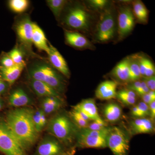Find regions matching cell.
<instances>
[{
	"instance_id": "obj_7",
	"label": "cell",
	"mask_w": 155,
	"mask_h": 155,
	"mask_svg": "<svg viewBox=\"0 0 155 155\" xmlns=\"http://www.w3.org/2000/svg\"><path fill=\"white\" fill-rule=\"evenodd\" d=\"M110 128L101 130L82 128L78 134V145L81 148H105L107 146V137Z\"/></svg>"
},
{
	"instance_id": "obj_42",
	"label": "cell",
	"mask_w": 155,
	"mask_h": 155,
	"mask_svg": "<svg viewBox=\"0 0 155 155\" xmlns=\"http://www.w3.org/2000/svg\"><path fill=\"white\" fill-rule=\"evenodd\" d=\"M76 152L75 147H72L67 150H64L59 155H74Z\"/></svg>"
},
{
	"instance_id": "obj_6",
	"label": "cell",
	"mask_w": 155,
	"mask_h": 155,
	"mask_svg": "<svg viewBox=\"0 0 155 155\" xmlns=\"http://www.w3.org/2000/svg\"><path fill=\"white\" fill-rule=\"evenodd\" d=\"M47 130L60 142L66 145L72 142L76 128L70 119L63 114H58L48 122Z\"/></svg>"
},
{
	"instance_id": "obj_32",
	"label": "cell",
	"mask_w": 155,
	"mask_h": 155,
	"mask_svg": "<svg viewBox=\"0 0 155 155\" xmlns=\"http://www.w3.org/2000/svg\"><path fill=\"white\" fill-rule=\"evenodd\" d=\"M16 65L7 53L3 52L0 56V67L9 68Z\"/></svg>"
},
{
	"instance_id": "obj_24",
	"label": "cell",
	"mask_w": 155,
	"mask_h": 155,
	"mask_svg": "<svg viewBox=\"0 0 155 155\" xmlns=\"http://www.w3.org/2000/svg\"><path fill=\"white\" fill-rule=\"evenodd\" d=\"M104 116L110 122H115L119 120L122 116L121 107L114 103L108 104L105 106L103 110Z\"/></svg>"
},
{
	"instance_id": "obj_19",
	"label": "cell",
	"mask_w": 155,
	"mask_h": 155,
	"mask_svg": "<svg viewBox=\"0 0 155 155\" xmlns=\"http://www.w3.org/2000/svg\"><path fill=\"white\" fill-rule=\"evenodd\" d=\"M32 44L39 50L44 51L48 54L50 52L49 46L44 32L35 22H33L32 35Z\"/></svg>"
},
{
	"instance_id": "obj_14",
	"label": "cell",
	"mask_w": 155,
	"mask_h": 155,
	"mask_svg": "<svg viewBox=\"0 0 155 155\" xmlns=\"http://www.w3.org/2000/svg\"><path fill=\"white\" fill-rule=\"evenodd\" d=\"M50 52L48 54L49 62L54 68L66 78L70 77L71 73L67 62L54 47L49 42Z\"/></svg>"
},
{
	"instance_id": "obj_28",
	"label": "cell",
	"mask_w": 155,
	"mask_h": 155,
	"mask_svg": "<svg viewBox=\"0 0 155 155\" xmlns=\"http://www.w3.org/2000/svg\"><path fill=\"white\" fill-rule=\"evenodd\" d=\"M84 2L87 8L95 12L101 13L110 6V1L107 0H89Z\"/></svg>"
},
{
	"instance_id": "obj_8",
	"label": "cell",
	"mask_w": 155,
	"mask_h": 155,
	"mask_svg": "<svg viewBox=\"0 0 155 155\" xmlns=\"http://www.w3.org/2000/svg\"><path fill=\"white\" fill-rule=\"evenodd\" d=\"M0 152L5 155H27L6 123L0 120Z\"/></svg>"
},
{
	"instance_id": "obj_30",
	"label": "cell",
	"mask_w": 155,
	"mask_h": 155,
	"mask_svg": "<svg viewBox=\"0 0 155 155\" xmlns=\"http://www.w3.org/2000/svg\"><path fill=\"white\" fill-rule=\"evenodd\" d=\"M14 61L15 64L17 65H25L26 63L24 60V58L25 56V53L18 46L16 45L8 53H7Z\"/></svg>"
},
{
	"instance_id": "obj_3",
	"label": "cell",
	"mask_w": 155,
	"mask_h": 155,
	"mask_svg": "<svg viewBox=\"0 0 155 155\" xmlns=\"http://www.w3.org/2000/svg\"><path fill=\"white\" fill-rule=\"evenodd\" d=\"M31 59L25 67L27 77L44 82L62 94L66 87V81L64 75L44 58Z\"/></svg>"
},
{
	"instance_id": "obj_15",
	"label": "cell",
	"mask_w": 155,
	"mask_h": 155,
	"mask_svg": "<svg viewBox=\"0 0 155 155\" xmlns=\"http://www.w3.org/2000/svg\"><path fill=\"white\" fill-rule=\"evenodd\" d=\"M27 83L30 89L39 97H55L63 99L62 94L44 82L28 77Z\"/></svg>"
},
{
	"instance_id": "obj_17",
	"label": "cell",
	"mask_w": 155,
	"mask_h": 155,
	"mask_svg": "<svg viewBox=\"0 0 155 155\" xmlns=\"http://www.w3.org/2000/svg\"><path fill=\"white\" fill-rule=\"evenodd\" d=\"M73 109L83 112L91 121H104L99 114L95 101L94 99L84 100L74 106Z\"/></svg>"
},
{
	"instance_id": "obj_21",
	"label": "cell",
	"mask_w": 155,
	"mask_h": 155,
	"mask_svg": "<svg viewBox=\"0 0 155 155\" xmlns=\"http://www.w3.org/2000/svg\"><path fill=\"white\" fill-rule=\"evenodd\" d=\"M130 127L134 134L151 133L154 130L152 120L146 118H138L132 121Z\"/></svg>"
},
{
	"instance_id": "obj_26",
	"label": "cell",
	"mask_w": 155,
	"mask_h": 155,
	"mask_svg": "<svg viewBox=\"0 0 155 155\" xmlns=\"http://www.w3.org/2000/svg\"><path fill=\"white\" fill-rule=\"evenodd\" d=\"M68 2V1L66 0H47L46 1L48 7L51 9L58 21Z\"/></svg>"
},
{
	"instance_id": "obj_10",
	"label": "cell",
	"mask_w": 155,
	"mask_h": 155,
	"mask_svg": "<svg viewBox=\"0 0 155 155\" xmlns=\"http://www.w3.org/2000/svg\"><path fill=\"white\" fill-rule=\"evenodd\" d=\"M129 140L125 132L119 127L110 128L107 137V146L114 155H128Z\"/></svg>"
},
{
	"instance_id": "obj_34",
	"label": "cell",
	"mask_w": 155,
	"mask_h": 155,
	"mask_svg": "<svg viewBox=\"0 0 155 155\" xmlns=\"http://www.w3.org/2000/svg\"><path fill=\"white\" fill-rule=\"evenodd\" d=\"M107 125L104 121H94L91 123H89L86 128L94 130H101L107 128Z\"/></svg>"
},
{
	"instance_id": "obj_25",
	"label": "cell",
	"mask_w": 155,
	"mask_h": 155,
	"mask_svg": "<svg viewBox=\"0 0 155 155\" xmlns=\"http://www.w3.org/2000/svg\"><path fill=\"white\" fill-rule=\"evenodd\" d=\"M116 98L126 105H134L137 99V94L129 89H124L117 92Z\"/></svg>"
},
{
	"instance_id": "obj_29",
	"label": "cell",
	"mask_w": 155,
	"mask_h": 155,
	"mask_svg": "<svg viewBox=\"0 0 155 155\" xmlns=\"http://www.w3.org/2000/svg\"><path fill=\"white\" fill-rule=\"evenodd\" d=\"M28 0H10L8 5L11 11L17 14H22L28 9L29 6Z\"/></svg>"
},
{
	"instance_id": "obj_27",
	"label": "cell",
	"mask_w": 155,
	"mask_h": 155,
	"mask_svg": "<svg viewBox=\"0 0 155 155\" xmlns=\"http://www.w3.org/2000/svg\"><path fill=\"white\" fill-rule=\"evenodd\" d=\"M142 78L137 55L130 56L129 67V82H133Z\"/></svg>"
},
{
	"instance_id": "obj_38",
	"label": "cell",
	"mask_w": 155,
	"mask_h": 155,
	"mask_svg": "<svg viewBox=\"0 0 155 155\" xmlns=\"http://www.w3.org/2000/svg\"><path fill=\"white\" fill-rule=\"evenodd\" d=\"M142 80L144 81L150 91H155V77L154 76L150 77L142 78Z\"/></svg>"
},
{
	"instance_id": "obj_18",
	"label": "cell",
	"mask_w": 155,
	"mask_h": 155,
	"mask_svg": "<svg viewBox=\"0 0 155 155\" xmlns=\"http://www.w3.org/2000/svg\"><path fill=\"white\" fill-rule=\"evenodd\" d=\"M130 56L126 57L115 66L111 72V75L116 79V82H129V67Z\"/></svg>"
},
{
	"instance_id": "obj_4",
	"label": "cell",
	"mask_w": 155,
	"mask_h": 155,
	"mask_svg": "<svg viewBox=\"0 0 155 155\" xmlns=\"http://www.w3.org/2000/svg\"><path fill=\"white\" fill-rule=\"evenodd\" d=\"M13 27L18 42L17 45L24 52L25 56L31 59L41 58L34 52L32 49L33 22L29 15L24 14L17 17L15 19Z\"/></svg>"
},
{
	"instance_id": "obj_12",
	"label": "cell",
	"mask_w": 155,
	"mask_h": 155,
	"mask_svg": "<svg viewBox=\"0 0 155 155\" xmlns=\"http://www.w3.org/2000/svg\"><path fill=\"white\" fill-rule=\"evenodd\" d=\"M64 150L59 140L52 136L48 135L38 145L35 155H59Z\"/></svg>"
},
{
	"instance_id": "obj_44",
	"label": "cell",
	"mask_w": 155,
	"mask_h": 155,
	"mask_svg": "<svg viewBox=\"0 0 155 155\" xmlns=\"http://www.w3.org/2000/svg\"><path fill=\"white\" fill-rule=\"evenodd\" d=\"M4 106V101L2 96H0V111L2 109Z\"/></svg>"
},
{
	"instance_id": "obj_9",
	"label": "cell",
	"mask_w": 155,
	"mask_h": 155,
	"mask_svg": "<svg viewBox=\"0 0 155 155\" xmlns=\"http://www.w3.org/2000/svg\"><path fill=\"white\" fill-rule=\"evenodd\" d=\"M117 9V41H119L126 38L132 32L135 26L136 19L132 8L128 4L120 5Z\"/></svg>"
},
{
	"instance_id": "obj_35",
	"label": "cell",
	"mask_w": 155,
	"mask_h": 155,
	"mask_svg": "<svg viewBox=\"0 0 155 155\" xmlns=\"http://www.w3.org/2000/svg\"><path fill=\"white\" fill-rule=\"evenodd\" d=\"M41 110L39 109L36 111H34L33 120L37 132L39 133L41 131Z\"/></svg>"
},
{
	"instance_id": "obj_36",
	"label": "cell",
	"mask_w": 155,
	"mask_h": 155,
	"mask_svg": "<svg viewBox=\"0 0 155 155\" xmlns=\"http://www.w3.org/2000/svg\"><path fill=\"white\" fill-rule=\"evenodd\" d=\"M143 102L148 105L155 101V91H150L147 93L142 96Z\"/></svg>"
},
{
	"instance_id": "obj_11",
	"label": "cell",
	"mask_w": 155,
	"mask_h": 155,
	"mask_svg": "<svg viewBox=\"0 0 155 155\" xmlns=\"http://www.w3.org/2000/svg\"><path fill=\"white\" fill-rule=\"evenodd\" d=\"M65 42L68 45L78 50L89 49L94 50V45L83 34L64 29Z\"/></svg>"
},
{
	"instance_id": "obj_20",
	"label": "cell",
	"mask_w": 155,
	"mask_h": 155,
	"mask_svg": "<svg viewBox=\"0 0 155 155\" xmlns=\"http://www.w3.org/2000/svg\"><path fill=\"white\" fill-rule=\"evenodd\" d=\"M26 66L16 64L9 68L0 67V77L11 86L19 78Z\"/></svg>"
},
{
	"instance_id": "obj_22",
	"label": "cell",
	"mask_w": 155,
	"mask_h": 155,
	"mask_svg": "<svg viewBox=\"0 0 155 155\" xmlns=\"http://www.w3.org/2000/svg\"><path fill=\"white\" fill-rule=\"evenodd\" d=\"M41 109L45 115H48L58 111L63 106V99L55 97L41 98Z\"/></svg>"
},
{
	"instance_id": "obj_23",
	"label": "cell",
	"mask_w": 155,
	"mask_h": 155,
	"mask_svg": "<svg viewBox=\"0 0 155 155\" xmlns=\"http://www.w3.org/2000/svg\"><path fill=\"white\" fill-rule=\"evenodd\" d=\"M132 12L136 21L141 24H146L148 22L149 11L142 1L136 0L131 2Z\"/></svg>"
},
{
	"instance_id": "obj_16",
	"label": "cell",
	"mask_w": 155,
	"mask_h": 155,
	"mask_svg": "<svg viewBox=\"0 0 155 155\" xmlns=\"http://www.w3.org/2000/svg\"><path fill=\"white\" fill-rule=\"evenodd\" d=\"M119 83L114 80L103 81L96 90L97 98L101 100H109L115 98L117 94V88Z\"/></svg>"
},
{
	"instance_id": "obj_5",
	"label": "cell",
	"mask_w": 155,
	"mask_h": 155,
	"mask_svg": "<svg viewBox=\"0 0 155 155\" xmlns=\"http://www.w3.org/2000/svg\"><path fill=\"white\" fill-rule=\"evenodd\" d=\"M116 18L114 6L110 5L101 13L97 21L92 35L94 41L106 43L114 39L117 33Z\"/></svg>"
},
{
	"instance_id": "obj_2",
	"label": "cell",
	"mask_w": 155,
	"mask_h": 155,
	"mask_svg": "<svg viewBox=\"0 0 155 155\" xmlns=\"http://www.w3.org/2000/svg\"><path fill=\"white\" fill-rule=\"evenodd\" d=\"M34 111L29 108H18L9 111L6 115V123L26 151L34 145L39 137L33 122Z\"/></svg>"
},
{
	"instance_id": "obj_1",
	"label": "cell",
	"mask_w": 155,
	"mask_h": 155,
	"mask_svg": "<svg viewBox=\"0 0 155 155\" xmlns=\"http://www.w3.org/2000/svg\"><path fill=\"white\" fill-rule=\"evenodd\" d=\"M97 20L84 2L68 1L58 22L64 29L93 35Z\"/></svg>"
},
{
	"instance_id": "obj_43",
	"label": "cell",
	"mask_w": 155,
	"mask_h": 155,
	"mask_svg": "<svg viewBox=\"0 0 155 155\" xmlns=\"http://www.w3.org/2000/svg\"><path fill=\"white\" fill-rule=\"evenodd\" d=\"M148 106L149 107L150 114L152 119H153L155 117V101L151 103Z\"/></svg>"
},
{
	"instance_id": "obj_41",
	"label": "cell",
	"mask_w": 155,
	"mask_h": 155,
	"mask_svg": "<svg viewBox=\"0 0 155 155\" xmlns=\"http://www.w3.org/2000/svg\"><path fill=\"white\" fill-rule=\"evenodd\" d=\"M47 124L48 121L47 120L46 115L44 113L43 111L41 110V127L42 130L45 128Z\"/></svg>"
},
{
	"instance_id": "obj_33",
	"label": "cell",
	"mask_w": 155,
	"mask_h": 155,
	"mask_svg": "<svg viewBox=\"0 0 155 155\" xmlns=\"http://www.w3.org/2000/svg\"><path fill=\"white\" fill-rule=\"evenodd\" d=\"M137 105L138 108V111L137 116V118H144L146 116L149 115V107L147 104L142 101L138 103V104Z\"/></svg>"
},
{
	"instance_id": "obj_39",
	"label": "cell",
	"mask_w": 155,
	"mask_h": 155,
	"mask_svg": "<svg viewBox=\"0 0 155 155\" xmlns=\"http://www.w3.org/2000/svg\"><path fill=\"white\" fill-rule=\"evenodd\" d=\"M11 85L0 77V96L6 94Z\"/></svg>"
},
{
	"instance_id": "obj_40",
	"label": "cell",
	"mask_w": 155,
	"mask_h": 155,
	"mask_svg": "<svg viewBox=\"0 0 155 155\" xmlns=\"http://www.w3.org/2000/svg\"><path fill=\"white\" fill-rule=\"evenodd\" d=\"M150 90L148 88L144 81L142 80L141 86L135 93L137 95L141 97L142 96L147 93Z\"/></svg>"
},
{
	"instance_id": "obj_13",
	"label": "cell",
	"mask_w": 155,
	"mask_h": 155,
	"mask_svg": "<svg viewBox=\"0 0 155 155\" xmlns=\"http://www.w3.org/2000/svg\"><path fill=\"white\" fill-rule=\"evenodd\" d=\"M8 101L9 105L16 108H22L33 104V100L22 87H17L10 91Z\"/></svg>"
},
{
	"instance_id": "obj_37",
	"label": "cell",
	"mask_w": 155,
	"mask_h": 155,
	"mask_svg": "<svg viewBox=\"0 0 155 155\" xmlns=\"http://www.w3.org/2000/svg\"><path fill=\"white\" fill-rule=\"evenodd\" d=\"M155 73V68L154 65L152 61H151L150 59L148 62L145 71L144 75L143 77H150L154 76Z\"/></svg>"
},
{
	"instance_id": "obj_31",
	"label": "cell",
	"mask_w": 155,
	"mask_h": 155,
	"mask_svg": "<svg viewBox=\"0 0 155 155\" xmlns=\"http://www.w3.org/2000/svg\"><path fill=\"white\" fill-rule=\"evenodd\" d=\"M70 116L76 125L80 128H86L88 125L89 122L82 119L77 112L74 110H72L70 113Z\"/></svg>"
}]
</instances>
